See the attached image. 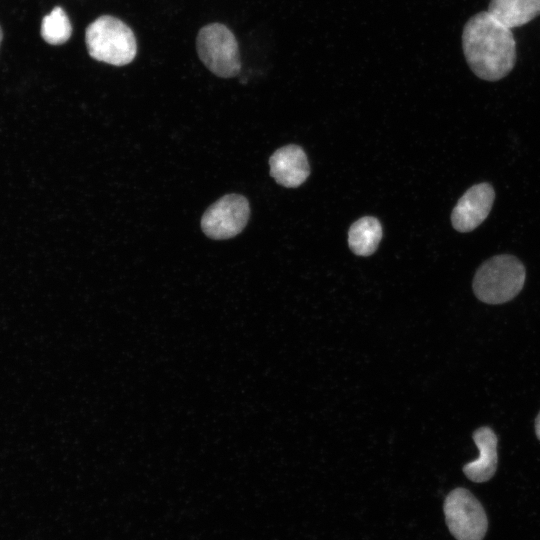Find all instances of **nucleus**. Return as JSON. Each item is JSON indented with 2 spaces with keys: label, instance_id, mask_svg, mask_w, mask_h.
Returning <instances> with one entry per match:
<instances>
[{
  "label": "nucleus",
  "instance_id": "f257e3e1",
  "mask_svg": "<svg viewBox=\"0 0 540 540\" xmlns=\"http://www.w3.org/2000/svg\"><path fill=\"white\" fill-rule=\"evenodd\" d=\"M462 48L472 72L486 81L504 78L516 62V41L511 29L488 11L479 12L466 22Z\"/></svg>",
  "mask_w": 540,
  "mask_h": 540
},
{
  "label": "nucleus",
  "instance_id": "f03ea898",
  "mask_svg": "<svg viewBox=\"0 0 540 540\" xmlns=\"http://www.w3.org/2000/svg\"><path fill=\"white\" fill-rule=\"evenodd\" d=\"M525 277V267L518 258L508 254L496 255L477 269L473 291L484 303L503 304L519 294Z\"/></svg>",
  "mask_w": 540,
  "mask_h": 540
},
{
  "label": "nucleus",
  "instance_id": "7ed1b4c3",
  "mask_svg": "<svg viewBox=\"0 0 540 540\" xmlns=\"http://www.w3.org/2000/svg\"><path fill=\"white\" fill-rule=\"evenodd\" d=\"M85 42L93 59L115 66L130 63L137 52L132 30L121 20L108 15L89 24Z\"/></svg>",
  "mask_w": 540,
  "mask_h": 540
},
{
  "label": "nucleus",
  "instance_id": "20e7f679",
  "mask_svg": "<svg viewBox=\"0 0 540 540\" xmlns=\"http://www.w3.org/2000/svg\"><path fill=\"white\" fill-rule=\"evenodd\" d=\"M196 46L201 61L215 75L230 78L239 73L238 44L225 25L213 23L203 27L198 33Z\"/></svg>",
  "mask_w": 540,
  "mask_h": 540
},
{
  "label": "nucleus",
  "instance_id": "39448f33",
  "mask_svg": "<svg viewBox=\"0 0 540 540\" xmlns=\"http://www.w3.org/2000/svg\"><path fill=\"white\" fill-rule=\"evenodd\" d=\"M444 514L451 534L457 540H482L488 522L475 496L465 488H456L446 497Z\"/></svg>",
  "mask_w": 540,
  "mask_h": 540
},
{
  "label": "nucleus",
  "instance_id": "423d86ee",
  "mask_svg": "<svg viewBox=\"0 0 540 540\" xmlns=\"http://www.w3.org/2000/svg\"><path fill=\"white\" fill-rule=\"evenodd\" d=\"M250 216L248 200L240 194H227L212 204L201 218V228L206 236L215 240L238 235Z\"/></svg>",
  "mask_w": 540,
  "mask_h": 540
},
{
  "label": "nucleus",
  "instance_id": "0eeeda50",
  "mask_svg": "<svg viewBox=\"0 0 540 540\" xmlns=\"http://www.w3.org/2000/svg\"><path fill=\"white\" fill-rule=\"evenodd\" d=\"M495 198L489 183H479L470 187L458 200L451 213L455 230L470 232L477 228L491 211Z\"/></svg>",
  "mask_w": 540,
  "mask_h": 540
},
{
  "label": "nucleus",
  "instance_id": "6e6552de",
  "mask_svg": "<svg viewBox=\"0 0 540 540\" xmlns=\"http://www.w3.org/2000/svg\"><path fill=\"white\" fill-rule=\"evenodd\" d=\"M270 175L281 186L296 188L308 178L310 170L304 150L294 144L277 149L269 159Z\"/></svg>",
  "mask_w": 540,
  "mask_h": 540
},
{
  "label": "nucleus",
  "instance_id": "1a4fd4ad",
  "mask_svg": "<svg viewBox=\"0 0 540 540\" xmlns=\"http://www.w3.org/2000/svg\"><path fill=\"white\" fill-rule=\"evenodd\" d=\"M473 440L478 448L479 456L474 461L465 464L463 472L473 482H486L497 470L498 439L490 427L483 426L473 432Z\"/></svg>",
  "mask_w": 540,
  "mask_h": 540
},
{
  "label": "nucleus",
  "instance_id": "9d476101",
  "mask_svg": "<svg viewBox=\"0 0 540 540\" xmlns=\"http://www.w3.org/2000/svg\"><path fill=\"white\" fill-rule=\"evenodd\" d=\"M487 11L512 29L523 26L540 15V0H490Z\"/></svg>",
  "mask_w": 540,
  "mask_h": 540
},
{
  "label": "nucleus",
  "instance_id": "9b49d317",
  "mask_svg": "<svg viewBox=\"0 0 540 540\" xmlns=\"http://www.w3.org/2000/svg\"><path fill=\"white\" fill-rule=\"evenodd\" d=\"M382 238V226L375 217L365 216L355 221L348 232V244L359 256L373 254Z\"/></svg>",
  "mask_w": 540,
  "mask_h": 540
},
{
  "label": "nucleus",
  "instance_id": "f8f14e48",
  "mask_svg": "<svg viewBox=\"0 0 540 540\" xmlns=\"http://www.w3.org/2000/svg\"><path fill=\"white\" fill-rule=\"evenodd\" d=\"M71 33L69 18L61 7H55L42 20L41 36L49 44H63L70 38Z\"/></svg>",
  "mask_w": 540,
  "mask_h": 540
},
{
  "label": "nucleus",
  "instance_id": "ddd939ff",
  "mask_svg": "<svg viewBox=\"0 0 540 540\" xmlns=\"http://www.w3.org/2000/svg\"><path fill=\"white\" fill-rule=\"evenodd\" d=\"M535 433L537 438L540 440V412L535 419Z\"/></svg>",
  "mask_w": 540,
  "mask_h": 540
},
{
  "label": "nucleus",
  "instance_id": "4468645a",
  "mask_svg": "<svg viewBox=\"0 0 540 540\" xmlns=\"http://www.w3.org/2000/svg\"><path fill=\"white\" fill-rule=\"evenodd\" d=\"M2 38H3V34H2L1 27H0V44H1Z\"/></svg>",
  "mask_w": 540,
  "mask_h": 540
}]
</instances>
